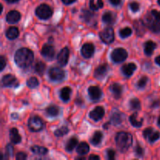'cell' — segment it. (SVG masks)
<instances>
[{"label":"cell","instance_id":"1","mask_svg":"<svg viewBox=\"0 0 160 160\" xmlns=\"http://www.w3.org/2000/svg\"><path fill=\"white\" fill-rule=\"evenodd\" d=\"M14 60L20 68L26 69L32 63L34 60V53L29 48H21L16 52Z\"/></svg>","mask_w":160,"mask_h":160},{"label":"cell","instance_id":"2","mask_svg":"<svg viewBox=\"0 0 160 160\" xmlns=\"http://www.w3.org/2000/svg\"><path fill=\"white\" fill-rule=\"evenodd\" d=\"M132 135L128 132L121 131V132L117 133V136H116V144H117L118 149L121 152H125L128 151L132 145Z\"/></svg>","mask_w":160,"mask_h":160},{"label":"cell","instance_id":"3","mask_svg":"<svg viewBox=\"0 0 160 160\" xmlns=\"http://www.w3.org/2000/svg\"><path fill=\"white\" fill-rule=\"evenodd\" d=\"M143 22L148 29H149L150 31H152L153 33H156V34H159L160 33V20L155 18V17L152 15L151 12L149 13V15H148L145 17V19L144 20Z\"/></svg>","mask_w":160,"mask_h":160},{"label":"cell","instance_id":"4","mask_svg":"<svg viewBox=\"0 0 160 160\" xmlns=\"http://www.w3.org/2000/svg\"><path fill=\"white\" fill-rule=\"evenodd\" d=\"M35 14L39 19H42V20H48L52 15V9L48 5L41 4L36 9Z\"/></svg>","mask_w":160,"mask_h":160},{"label":"cell","instance_id":"5","mask_svg":"<svg viewBox=\"0 0 160 160\" xmlns=\"http://www.w3.org/2000/svg\"><path fill=\"white\" fill-rule=\"evenodd\" d=\"M48 76L52 81H63L65 78L66 73L62 68L59 67H52L48 70Z\"/></svg>","mask_w":160,"mask_h":160},{"label":"cell","instance_id":"6","mask_svg":"<svg viewBox=\"0 0 160 160\" xmlns=\"http://www.w3.org/2000/svg\"><path fill=\"white\" fill-rule=\"evenodd\" d=\"M28 128L32 132H38L44 128V122L39 117L34 116L28 120Z\"/></svg>","mask_w":160,"mask_h":160},{"label":"cell","instance_id":"7","mask_svg":"<svg viewBox=\"0 0 160 160\" xmlns=\"http://www.w3.org/2000/svg\"><path fill=\"white\" fill-rule=\"evenodd\" d=\"M128 52L123 48H115L111 53V59L116 63L122 62L128 58Z\"/></svg>","mask_w":160,"mask_h":160},{"label":"cell","instance_id":"8","mask_svg":"<svg viewBox=\"0 0 160 160\" xmlns=\"http://www.w3.org/2000/svg\"><path fill=\"white\" fill-rule=\"evenodd\" d=\"M99 38L105 44H111L113 42L115 36L112 28H106L99 33Z\"/></svg>","mask_w":160,"mask_h":160},{"label":"cell","instance_id":"9","mask_svg":"<svg viewBox=\"0 0 160 160\" xmlns=\"http://www.w3.org/2000/svg\"><path fill=\"white\" fill-rule=\"evenodd\" d=\"M2 84L3 87L16 88L19 85V82L16 77L12 74H6L2 79Z\"/></svg>","mask_w":160,"mask_h":160},{"label":"cell","instance_id":"10","mask_svg":"<svg viewBox=\"0 0 160 160\" xmlns=\"http://www.w3.org/2000/svg\"><path fill=\"white\" fill-rule=\"evenodd\" d=\"M55 54H56V52H55V48L52 45H49V44H45L42 47V56L47 60L53 59V58L55 57Z\"/></svg>","mask_w":160,"mask_h":160},{"label":"cell","instance_id":"11","mask_svg":"<svg viewBox=\"0 0 160 160\" xmlns=\"http://www.w3.org/2000/svg\"><path fill=\"white\" fill-rule=\"evenodd\" d=\"M70 57V50L67 47L62 48L57 56V61L62 67H65L67 64Z\"/></svg>","mask_w":160,"mask_h":160},{"label":"cell","instance_id":"12","mask_svg":"<svg viewBox=\"0 0 160 160\" xmlns=\"http://www.w3.org/2000/svg\"><path fill=\"white\" fill-rule=\"evenodd\" d=\"M108 70H109V67L107 63L101 64L95 69L94 77L98 80H102L107 74Z\"/></svg>","mask_w":160,"mask_h":160},{"label":"cell","instance_id":"13","mask_svg":"<svg viewBox=\"0 0 160 160\" xmlns=\"http://www.w3.org/2000/svg\"><path fill=\"white\" fill-rule=\"evenodd\" d=\"M105 115V109L102 106H97L93 110H92L89 113L90 118L92 119L94 121H98L102 120Z\"/></svg>","mask_w":160,"mask_h":160},{"label":"cell","instance_id":"14","mask_svg":"<svg viewBox=\"0 0 160 160\" xmlns=\"http://www.w3.org/2000/svg\"><path fill=\"white\" fill-rule=\"evenodd\" d=\"M88 92L89 97L92 101H98L102 98V95L101 89L97 86H90Z\"/></svg>","mask_w":160,"mask_h":160},{"label":"cell","instance_id":"15","mask_svg":"<svg viewBox=\"0 0 160 160\" xmlns=\"http://www.w3.org/2000/svg\"><path fill=\"white\" fill-rule=\"evenodd\" d=\"M81 55L86 59L92 57L95 53V47L92 43H86L81 48Z\"/></svg>","mask_w":160,"mask_h":160},{"label":"cell","instance_id":"16","mask_svg":"<svg viewBox=\"0 0 160 160\" xmlns=\"http://www.w3.org/2000/svg\"><path fill=\"white\" fill-rule=\"evenodd\" d=\"M125 119V116L123 115L122 112H119V111H114L110 117V123L117 126V125L122 123L123 120Z\"/></svg>","mask_w":160,"mask_h":160},{"label":"cell","instance_id":"17","mask_svg":"<svg viewBox=\"0 0 160 160\" xmlns=\"http://www.w3.org/2000/svg\"><path fill=\"white\" fill-rule=\"evenodd\" d=\"M21 18V15H20V12L17 10H12L9 11L7 13L6 17V21L9 23H16L19 21Z\"/></svg>","mask_w":160,"mask_h":160},{"label":"cell","instance_id":"18","mask_svg":"<svg viewBox=\"0 0 160 160\" xmlns=\"http://www.w3.org/2000/svg\"><path fill=\"white\" fill-rule=\"evenodd\" d=\"M110 91L112 92V95L116 99H119L121 98L122 94H123V86L117 83H114L110 85Z\"/></svg>","mask_w":160,"mask_h":160},{"label":"cell","instance_id":"19","mask_svg":"<svg viewBox=\"0 0 160 160\" xmlns=\"http://www.w3.org/2000/svg\"><path fill=\"white\" fill-rule=\"evenodd\" d=\"M136 69H137V66L135 65L133 62L131 63L125 64L122 67V72H123V74L127 77H131L132 76L134 72L135 71Z\"/></svg>","mask_w":160,"mask_h":160},{"label":"cell","instance_id":"20","mask_svg":"<svg viewBox=\"0 0 160 160\" xmlns=\"http://www.w3.org/2000/svg\"><path fill=\"white\" fill-rule=\"evenodd\" d=\"M117 20V15L112 12H106L102 15V21L109 25H112Z\"/></svg>","mask_w":160,"mask_h":160},{"label":"cell","instance_id":"21","mask_svg":"<svg viewBox=\"0 0 160 160\" xmlns=\"http://www.w3.org/2000/svg\"><path fill=\"white\" fill-rule=\"evenodd\" d=\"M156 44L152 41L149 40L147 41L144 45V52H145V55L148 56H150L152 55L153 52L156 49Z\"/></svg>","mask_w":160,"mask_h":160},{"label":"cell","instance_id":"22","mask_svg":"<svg viewBox=\"0 0 160 160\" xmlns=\"http://www.w3.org/2000/svg\"><path fill=\"white\" fill-rule=\"evenodd\" d=\"M9 138L12 143L19 144L21 142V136L19 134L17 128H12L9 131Z\"/></svg>","mask_w":160,"mask_h":160},{"label":"cell","instance_id":"23","mask_svg":"<svg viewBox=\"0 0 160 160\" xmlns=\"http://www.w3.org/2000/svg\"><path fill=\"white\" fill-rule=\"evenodd\" d=\"M81 17L83 18V20L86 22L88 24H91V23H95L96 21H95V15L93 13V12H90L88 10H83V13Z\"/></svg>","mask_w":160,"mask_h":160},{"label":"cell","instance_id":"24","mask_svg":"<svg viewBox=\"0 0 160 160\" xmlns=\"http://www.w3.org/2000/svg\"><path fill=\"white\" fill-rule=\"evenodd\" d=\"M71 93H72V90L70 88L64 87L63 88L61 89L59 95H60V98L62 101L65 102H67L70 101Z\"/></svg>","mask_w":160,"mask_h":160},{"label":"cell","instance_id":"25","mask_svg":"<svg viewBox=\"0 0 160 160\" xmlns=\"http://www.w3.org/2000/svg\"><path fill=\"white\" fill-rule=\"evenodd\" d=\"M19 34H20V32H19L18 28H16V27H11L6 31V36L7 38L10 39V40H13V39L17 38L18 37Z\"/></svg>","mask_w":160,"mask_h":160},{"label":"cell","instance_id":"26","mask_svg":"<svg viewBox=\"0 0 160 160\" xmlns=\"http://www.w3.org/2000/svg\"><path fill=\"white\" fill-rule=\"evenodd\" d=\"M130 123H131L133 127L134 128H141L142 126V123H143V120L141 119L138 120V113H133L132 115L130 117Z\"/></svg>","mask_w":160,"mask_h":160},{"label":"cell","instance_id":"27","mask_svg":"<svg viewBox=\"0 0 160 160\" xmlns=\"http://www.w3.org/2000/svg\"><path fill=\"white\" fill-rule=\"evenodd\" d=\"M103 138V134L101 131H96L94 133L93 136H92V139H91V142L92 145H98L101 144Z\"/></svg>","mask_w":160,"mask_h":160},{"label":"cell","instance_id":"28","mask_svg":"<svg viewBox=\"0 0 160 160\" xmlns=\"http://www.w3.org/2000/svg\"><path fill=\"white\" fill-rule=\"evenodd\" d=\"M134 26L135 28L136 33L138 36H142L143 34V33L145 32V28L146 26L145 25L143 21L142 20H139V21H135L134 23Z\"/></svg>","mask_w":160,"mask_h":160},{"label":"cell","instance_id":"29","mask_svg":"<svg viewBox=\"0 0 160 160\" xmlns=\"http://www.w3.org/2000/svg\"><path fill=\"white\" fill-rule=\"evenodd\" d=\"M31 151L34 154L38 155V156H45L48 152V149L42 146H38V145H34V146L31 147Z\"/></svg>","mask_w":160,"mask_h":160},{"label":"cell","instance_id":"30","mask_svg":"<svg viewBox=\"0 0 160 160\" xmlns=\"http://www.w3.org/2000/svg\"><path fill=\"white\" fill-rule=\"evenodd\" d=\"M59 112H60V109L56 106H50L46 109V113L51 117H58Z\"/></svg>","mask_w":160,"mask_h":160},{"label":"cell","instance_id":"31","mask_svg":"<svg viewBox=\"0 0 160 160\" xmlns=\"http://www.w3.org/2000/svg\"><path fill=\"white\" fill-rule=\"evenodd\" d=\"M89 152V145L86 142H81L77 148V152L81 156L88 154Z\"/></svg>","mask_w":160,"mask_h":160},{"label":"cell","instance_id":"32","mask_svg":"<svg viewBox=\"0 0 160 160\" xmlns=\"http://www.w3.org/2000/svg\"><path fill=\"white\" fill-rule=\"evenodd\" d=\"M78 143V140L76 138H71L70 140L67 142V145H66V150L67 152H72L75 148Z\"/></svg>","mask_w":160,"mask_h":160},{"label":"cell","instance_id":"33","mask_svg":"<svg viewBox=\"0 0 160 160\" xmlns=\"http://www.w3.org/2000/svg\"><path fill=\"white\" fill-rule=\"evenodd\" d=\"M132 29L129 28V27H127V28H123L120 29V31H119V34H120V36L122 38H126L130 37L131 34H132Z\"/></svg>","mask_w":160,"mask_h":160},{"label":"cell","instance_id":"34","mask_svg":"<svg viewBox=\"0 0 160 160\" xmlns=\"http://www.w3.org/2000/svg\"><path fill=\"white\" fill-rule=\"evenodd\" d=\"M45 64L42 61H38L37 63L35 64V67H34V70H35L36 73L39 75H42L45 72Z\"/></svg>","mask_w":160,"mask_h":160},{"label":"cell","instance_id":"35","mask_svg":"<svg viewBox=\"0 0 160 160\" xmlns=\"http://www.w3.org/2000/svg\"><path fill=\"white\" fill-rule=\"evenodd\" d=\"M90 8L92 10L97 11L100 8L103 7V2L102 0H98L97 3H95V0H90Z\"/></svg>","mask_w":160,"mask_h":160},{"label":"cell","instance_id":"36","mask_svg":"<svg viewBox=\"0 0 160 160\" xmlns=\"http://www.w3.org/2000/svg\"><path fill=\"white\" fill-rule=\"evenodd\" d=\"M39 81L37 79L34 77H32V78H30L27 81V85H28V88H35L38 86Z\"/></svg>","mask_w":160,"mask_h":160},{"label":"cell","instance_id":"37","mask_svg":"<svg viewBox=\"0 0 160 160\" xmlns=\"http://www.w3.org/2000/svg\"><path fill=\"white\" fill-rule=\"evenodd\" d=\"M130 106L133 110H140L141 102L137 98H134L130 101Z\"/></svg>","mask_w":160,"mask_h":160},{"label":"cell","instance_id":"38","mask_svg":"<svg viewBox=\"0 0 160 160\" xmlns=\"http://www.w3.org/2000/svg\"><path fill=\"white\" fill-rule=\"evenodd\" d=\"M68 132L69 129L67 127H62V128H60L59 129L56 130V131H55L54 134L56 137H62V136L66 135Z\"/></svg>","mask_w":160,"mask_h":160},{"label":"cell","instance_id":"39","mask_svg":"<svg viewBox=\"0 0 160 160\" xmlns=\"http://www.w3.org/2000/svg\"><path fill=\"white\" fill-rule=\"evenodd\" d=\"M148 81V77L146 76L142 77V78H141V79L139 80L138 82L137 83V87L138 88H144L146 86Z\"/></svg>","mask_w":160,"mask_h":160},{"label":"cell","instance_id":"40","mask_svg":"<svg viewBox=\"0 0 160 160\" xmlns=\"http://www.w3.org/2000/svg\"><path fill=\"white\" fill-rule=\"evenodd\" d=\"M160 138V133L159 131H153L152 133L151 134V135L149 136V137L148 138V141H149V142H151V143H153V142H156L157 140H159Z\"/></svg>","mask_w":160,"mask_h":160},{"label":"cell","instance_id":"41","mask_svg":"<svg viewBox=\"0 0 160 160\" xmlns=\"http://www.w3.org/2000/svg\"><path fill=\"white\" fill-rule=\"evenodd\" d=\"M130 8H131L133 12H136L140 9V5H139V3L136 2H133L130 3Z\"/></svg>","mask_w":160,"mask_h":160},{"label":"cell","instance_id":"42","mask_svg":"<svg viewBox=\"0 0 160 160\" xmlns=\"http://www.w3.org/2000/svg\"><path fill=\"white\" fill-rule=\"evenodd\" d=\"M135 153H136V155H137V156H138V157H142V156H143L144 150H143V148H142V146H141V145H139V144H138L137 146H136V148H135Z\"/></svg>","mask_w":160,"mask_h":160},{"label":"cell","instance_id":"43","mask_svg":"<svg viewBox=\"0 0 160 160\" xmlns=\"http://www.w3.org/2000/svg\"><path fill=\"white\" fill-rule=\"evenodd\" d=\"M107 158L108 159H110V160H113L115 159V156H116V152L113 149H108L107 152Z\"/></svg>","mask_w":160,"mask_h":160},{"label":"cell","instance_id":"44","mask_svg":"<svg viewBox=\"0 0 160 160\" xmlns=\"http://www.w3.org/2000/svg\"><path fill=\"white\" fill-rule=\"evenodd\" d=\"M153 132V128H146V129L145 130V131H143V136L145 138L148 139V138L149 137L150 135H151L152 133Z\"/></svg>","mask_w":160,"mask_h":160},{"label":"cell","instance_id":"45","mask_svg":"<svg viewBox=\"0 0 160 160\" xmlns=\"http://www.w3.org/2000/svg\"><path fill=\"white\" fill-rule=\"evenodd\" d=\"M27 154L24 152H18L17 154V156H16V159L17 160H24L27 159Z\"/></svg>","mask_w":160,"mask_h":160},{"label":"cell","instance_id":"46","mask_svg":"<svg viewBox=\"0 0 160 160\" xmlns=\"http://www.w3.org/2000/svg\"><path fill=\"white\" fill-rule=\"evenodd\" d=\"M6 59H5V57L3 56H0V70H1V71L4 70L5 67H6Z\"/></svg>","mask_w":160,"mask_h":160},{"label":"cell","instance_id":"47","mask_svg":"<svg viewBox=\"0 0 160 160\" xmlns=\"http://www.w3.org/2000/svg\"><path fill=\"white\" fill-rule=\"evenodd\" d=\"M6 155L9 156H12L13 155V148L11 145H8L6 146Z\"/></svg>","mask_w":160,"mask_h":160},{"label":"cell","instance_id":"48","mask_svg":"<svg viewBox=\"0 0 160 160\" xmlns=\"http://www.w3.org/2000/svg\"><path fill=\"white\" fill-rule=\"evenodd\" d=\"M151 14L155 18L160 20V12H159V11L156 10V9H153V10L151 11Z\"/></svg>","mask_w":160,"mask_h":160},{"label":"cell","instance_id":"49","mask_svg":"<svg viewBox=\"0 0 160 160\" xmlns=\"http://www.w3.org/2000/svg\"><path fill=\"white\" fill-rule=\"evenodd\" d=\"M109 2L112 5V6H120L121 4V0H109Z\"/></svg>","mask_w":160,"mask_h":160},{"label":"cell","instance_id":"50","mask_svg":"<svg viewBox=\"0 0 160 160\" xmlns=\"http://www.w3.org/2000/svg\"><path fill=\"white\" fill-rule=\"evenodd\" d=\"M76 0H62V2L64 3L65 5H70L72 3H73Z\"/></svg>","mask_w":160,"mask_h":160},{"label":"cell","instance_id":"51","mask_svg":"<svg viewBox=\"0 0 160 160\" xmlns=\"http://www.w3.org/2000/svg\"><path fill=\"white\" fill-rule=\"evenodd\" d=\"M88 159H92V160H98L100 158H99V156H96V155H91V156L88 157Z\"/></svg>","mask_w":160,"mask_h":160},{"label":"cell","instance_id":"52","mask_svg":"<svg viewBox=\"0 0 160 160\" xmlns=\"http://www.w3.org/2000/svg\"><path fill=\"white\" fill-rule=\"evenodd\" d=\"M155 61H156V64H158V65L160 66V56H157V57L156 58V59H155Z\"/></svg>","mask_w":160,"mask_h":160},{"label":"cell","instance_id":"53","mask_svg":"<svg viewBox=\"0 0 160 160\" xmlns=\"http://www.w3.org/2000/svg\"><path fill=\"white\" fill-rule=\"evenodd\" d=\"M6 1L8 3H15V2H17L19 0H6Z\"/></svg>","mask_w":160,"mask_h":160},{"label":"cell","instance_id":"54","mask_svg":"<svg viewBox=\"0 0 160 160\" xmlns=\"http://www.w3.org/2000/svg\"><path fill=\"white\" fill-rule=\"evenodd\" d=\"M158 125L160 127V117H159V119H158Z\"/></svg>","mask_w":160,"mask_h":160},{"label":"cell","instance_id":"55","mask_svg":"<svg viewBox=\"0 0 160 160\" xmlns=\"http://www.w3.org/2000/svg\"><path fill=\"white\" fill-rule=\"evenodd\" d=\"M158 4H159L160 6V0H158Z\"/></svg>","mask_w":160,"mask_h":160}]
</instances>
